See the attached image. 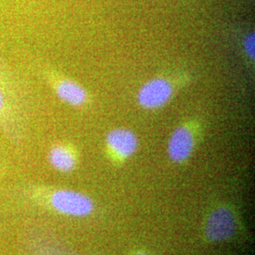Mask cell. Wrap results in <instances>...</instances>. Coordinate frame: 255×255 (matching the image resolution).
<instances>
[{
  "instance_id": "obj_1",
  "label": "cell",
  "mask_w": 255,
  "mask_h": 255,
  "mask_svg": "<svg viewBox=\"0 0 255 255\" xmlns=\"http://www.w3.org/2000/svg\"><path fill=\"white\" fill-rule=\"evenodd\" d=\"M27 119L25 88L0 58V129L18 142L25 134Z\"/></svg>"
},
{
  "instance_id": "obj_2",
  "label": "cell",
  "mask_w": 255,
  "mask_h": 255,
  "mask_svg": "<svg viewBox=\"0 0 255 255\" xmlns=\"http://www.w3.org/2000/svg\"><path fill=\"white\" fill-rule=\"evenodd\" d=\"M52 208L64 216L73 218H84L91 215L95 204L90 197L82 192L70 189H60L50 196Z\"/></svg>"
},
{
  "instance_id": "obj_3",
  "label": "cell",
  "mask_w": 255,
  "mask_h": 255,
  "mask_svg": "<svg viewBox=\"0 0 255 255\" xmlns=\"http://www.w3.org/2000/svg\"><path fill=\"white\" fill-rule=\"evenodd\" d=\"M237 228V218L234 212L226 206H221L210 214L205 235L212 242L226 241L236 235Z\"/></svg>"
},
{
  "instance_id": "obj_4",
  "label": "cell",
  "mask_w": 255,
  "mask_h": 255,
  "mask_svg": "<svg viewBox=\"0 0 255 255\" xmlns=\"http://www.w3.org/2000/svg\"><path fill=\"white\" fill-rule=\"evenodd\" d=\"M173 85L164 78H155L146 82L138 92L140 106L147 110L163 107L173 96Z\"/></svg>"
},
{
  "instance_id": "obj_5",
  "label": "cell",
  "mask_w": 255,
  "mask_h": 255,
  "mask_svg": "<svg viewBox=\"0 0 255 255\" xmlns=\"http://www.w3.org/2000/svg\"><path fill=\"white\" fill-rule=\"evenodd\" d=\"M106 145L117 158L125 160L134 154L139 146L136 134L126 128H114L106 135Z\"/></svg>"
},
{
  "instance_id": "obj_6",
  "label": "cell",
  "mask_w": 255,
  "mask_h": 255,
  "mask_svg": "<svg viewBox=\"0 0 255 255\" xmlns=\"http://www.w3.org/2000/svg\"><path fill=\"white\" fill-rule=\"evenodd\" d=\"M194 147L193 132L188 128L181 126L174 130L168 140L167 153L175 163H182L191 156Z\"/></svg>"
},
{
  "instance_id": "obj_7",
  "label": "cell",
  "mask_w": 255,
  "mask_h": 255,
  "mask_svg": "<svg viewBox=\"0 0 255 255\" xmlns=\"http://www.w3.org/2000/svg\"><path fill=\"white\" fill-rule=\"evenodd\" d=\"M54 90L61 101L73 107H81L88 101V94L80 83L69 79L55 82Z\"/></svg>"
},
{
  "instance_id": "obj_8",
  "label": "cell",
  "mask_w": 255,
  "mask_h": 255,
  "mask_svg": "<svg viewBox=\"0 0 255 255\" xmlns=\"http://www.w3.org/2000/svg\"><path fill=\"white\" fill-rule=\"evenodd\" d=\"M48 162L55 170L62 173L73 171L77 165L76 155L68 146L56 145L48 152Z\"/></svg>"
},
{
  "instance_id": "obj_9",
  "label": "cell",
  "mask_w": 255,
  "mask_h": 255,
  "mask_svg": "<svg viewBox=\"0 0 255 255\" xmlns=\"http://www.w3.org/2000/svg\"><path fill=\"white\" fill-rule=\"evenodd\" d=\"M244 48L247 55L251 59H255V36L254 33L248 35L244 40Z\"/></svg>"
},
{
  "instance_id": "obj_10",
  "label": "cell",
  "mask_w": 255,
  "mask_h": 255,
  "mask_svg": "<svg viewBox=\"0 0 255 255\" xmlns=\"http://www.w3.org/2000/svg\"><path fill=\"white\" fill-rule=\"evenodd\" d=\"M134 255H148V254H146V253H137Z\"/></svg>"
}]
</instances>
